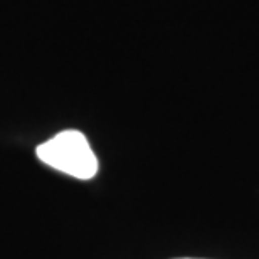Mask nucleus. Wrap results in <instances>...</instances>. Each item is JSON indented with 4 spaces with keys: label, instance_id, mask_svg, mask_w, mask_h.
Returning <instances> with one entry per match:
<instances>
[{
    "label": "nucleus",
    "instance_id": "2",
    "mask_svg": "<svg viewBox=\"0 0 259 259\" xmlns=\"http://www.w3.org/2000/svg\"><path fill=\"white\" fill-rule=\"evenodd\" d=\"M180 259H192V257H180Z\"/></svg>",
    "mask_w": 259,
    "mask_h": 259
},
{
    "label": "nucleus",
    "instance_id": "1",
    "mask_svg": "<svg viewBox=\"0 0 259 259\" xmlns=\"http://www.w3.org/2000/svg\"><path fill=\"white\" fill-rule=\"evenodd\" d=\"M40 162L79 180H90L98 174V158L90 142L77 130H66L35 150Z\"/></svg>",
    "mask_w": 259,
    "mask_h": 259
}]
</instances>
